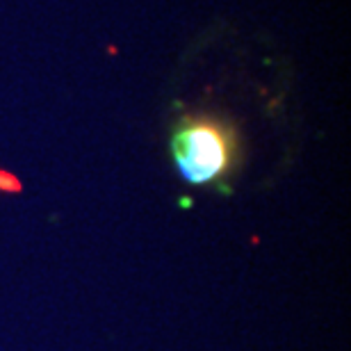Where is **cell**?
Masks as SVG:
<instances>
[{"label": "cell", "instance_id": "6da1fadb", "mask_svg": "<svg viewBox=\"0 0 351 351\" xmlns=\"http://www.w3.org/2000/svg\"><path fill=\"white\" fill-rule=\"evenodd\" d=\"M235 132L213 117H189L176 125L171 156L176 169L189 185H219L235 165Z\"/></svg>", "mask_w": 351, "mask_h": 351}]
</instances>
